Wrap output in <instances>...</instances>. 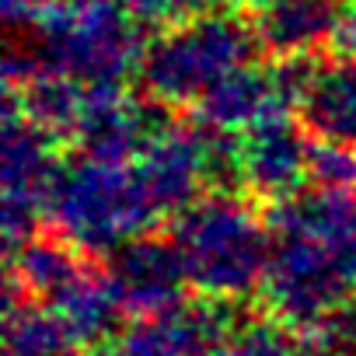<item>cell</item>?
Instances as JSON below:
<instances>
[{
  "label": "cell",
  "instance_id": "17",
  "mask_svg": "<svg viewBox=\"0 0 356 356\" xmlns=\"http://www.w3.org/2000/svg\"><path fill=\"white\" fill-rule=\"evenodd\" d=\"M318 339L328 346L332 356H356V297L339 304L318 325Z\"/></svg>",
  "mask_w": 356,
  "mask_h": 356
},
{
  "label": "cell",
  "instance_id": "13",
  "mask_svg": "<svg viewBox=\"0 0 356 356\" xmlns=\"http://www.w3.org/2000/svg\"><path fill=\"white\" fill-rule=\"evenodd\" d=\"M53 311L67 321L70 335L77 339V346H105L119 335V321L122 314H129L108 280L98 273H88L67 297H60L53 304Z\"/></svg>",
  "mask_w": 356,
  "mask_h": 356
},
{
  "label": "cell",
  "instance_id": "7",
  "mask_svg": "<svg viewBox=\"0 0 356 356\" xmlns=\"http://www.w3.org/2000/svg\"><path fill=\"white\" fill-rule=\"evenodd\" d=\"M108 280L129 314H157L182 300L189 283L182 255L175 241L161 238H129L108 255Z\"/></svg>",
  "mask_w": 356,
  "mask_h": 356
},
{
  "label": "cell",
  "instance_id": "19",
  "mask_svg": "<svg viewBox=\"0 0 356 356\" xmlns=\"http://www.w3.org/2000/svg\"><path fill=\"white\" fill-rule=\"evenodd\" d=\"M335 35H339V42L346 46V53H356V8L339 22V32H335Z\"/></svg>",
  "mask_w": 356,
  "mask_h": 356
},
{
  "label": "cell",
  "instance_id": "1",
  "mask_svg": "<svg viewBox=\"0 0 356 356\" xmlns=\"http://www.w3.org/2000/svg\"><path fill=\"white\" fill-rule=\"evenodd\" d=\"M262 280L273 318L290 328L321 325L356 293V189H311L280 200Z\"/></svg>",
  "mask_w": 356,
  "mask_h": 356
},
{
  "label": "cell",
  "instance_id": "8",
  "mask_svg": "<svg viewBox=\"0 0 356 356\" xmlns=\"http://www.w3.org/2000/svg\"><path fill=\"white\" fill-rule=\"evenodd\" d=\"M311 164V143L304 122L290 119L286 108L262 115L259 122L245 126L241 133V168L245 186H252L259 196H293L307 178Z\"/></svg>",
  "mask_w": 356,
  "mask_h": 356
},
{
  "label": "cell",
  "instance_id": "10",
  "mask_svg": "<svg viewBox=\"0 0 356 356\" xmlns=\"http://www.w3.org/2000/svg\"><path fill=\"white\" fill-rule=\"evenodd\" d=\"M255 32L259 42L280 56L314 53V46L339 32L335 0H262Z\"/></svg>",
  "mask_w": 356,
  "mask_h": 356
},
{
  "label": "cell",
  "instance_id": "9",
  "mask_svg": "<svg viewBox=\"0 0 356 356\" xmlns=\"http://www.w3.org/2000/svg\"><path fill=\"white\" fill-rule=\"evenodd\" d=\"M293 105L311 136L356 150V53L307 56Z\"/></svg>",
  "mask_w": 356,
  "mask_h": 356
},
{
  "label": "cell",
  "instance_id": "16",
  "mask_svg": "<svg viewBox=\"0 0 356 356\" xmlns=\"http://www.w3.org/2000/svg\"><path fill=\"white\" fill-rule=\"evenodd\" d=\"M307 175L325 189H356V154L339 143H311Z\"/></svg>",
  "mask_w": 356,
  "mask_h": 356
},
{
  "label": "cell",
  "instance_id": "4",
  "mask_svg": "<svg viewBox=\"0 0 356 356\" xmlns=\"http://www.w3.org/2000/svg\"><path fill=\"white\" fill-rule=\"evenodd\" d=\"M49 210L56 213L63 238L88 255H112L161 213L136 164L129 168L126 161L98 157L60 168Z\"/></svg>",
  "mask_w": 356,
  "mask_h": 356
},
{
  "label": "cell",
  "instance_id": "3",
  "mask_svg": "<svg viewBox=\"0 0 356 356\" xmlns=\"http://www.w3.org/2000/svg\"><path fill=\"white\" fill-rule=\"evenodd\" d=\"M35 74H67L91 88H108L143 63V39L129 11L108 0H42L35 8ZM32 74V77H35Z\"/></svg>",
  "mask_w": 356,
  "mask_h": 356
},
{
  "label": "cell",
  "instance_id": "14",
  "mask_svg": "<svg viewBox=\"0 0 356 356\" xmlns=\"http://www.w3.org/2000/svg\"><path fill=\"white\" fill-rule=\"evenodd\" d=\"M77 349V339L70 335L67 321L46 304L29 300H8V321H4V356H67Z\"/></svg>",
  "mask_w": 356,
  "mask_h": 356
},
{
  "label": "cell",
  "instance_id": "12",
  "mask_svg": "<svg viewBox=\"0 0 356 356\" xmlns=\"http://www.w3.org/2000/svg\"><path fill=\"white\" fill-rule=\"evenodd\" d=\"M84 255L88 252H81L74 241H42V238H32V241H25L18 248L11 283L22 286L25 297L42 300V304L53 307L60 297H67L88 276Z\"/></svg>",
  "mask_w": 356,
  "mask_h": 356
},
{
  "label": "cell",
  "instance_id": "2",
  "mask_svg": "<svg viewBox=\"0 0 356 356\" xmlns=\"http://www.w3.org/2000/svg\"><path fill=\"white\" fill-rule=\"evenodd\" d=\"M171 241L182 255L186 276L207 297L238 300L252 293L269 269L273 231L234 193L189 203L175 217Z\"/></svg>",
  "mask_w": 356,
  "mask_h": 356
},
{
  "label": "cell",
  "instance_id": "20",
  "mask_svg": "<svg viewBox=\"0 0 356 356\" xmlns=\"http://www.w3.org/2000/svg\"><path fill=\"white\" fill-rule=\"evenodd\" d=\"M67 356H77V349H74V353H67Z\"/></svg>",
  "mask_w": 356,
  "mask_h": 356
},
{
  "label": "cell",
  "instance_id": "18",
  "mask_svg": "<svg viewBox=\"0 0 356 356\" xmlns=\"http://www.w3.org/2000/svg\"><path fill=\"white\" fill-rule=\"evenodd\" d=\"M286 356H332L328 346L314 335V339H293V346L286 349Z\"/></svg>",
  "mask_w": 356,
  "mask_h": 356
},
{
  "label": "cell",
  "instance_id": "15",
  "mask_svg": "<svg viewBox=\"0 0 356 356\" xmlns=\"http://www.w3.org/2000/svg\"><path fill=\"white\" fill-rule=\"evenodd\" d=\"M280 318H241L217 356H286L297 335Z\"/></svg>",
  "mask_w": 356,
  "mask_h": 356
},
{
  "label": "cell",
  "instance_id": "11",
  "mask_svg": "<svg viewBox=\"0 0 356 356\" xmlns=\"http://www.w3.org/2000/svg\"><path fill=\"white\" fill-rule=\"evenodd\" d=\"M286 108L276 74H262L255 67H241L227 74L217 88L200 98V115L207 126L217 129H245L269 112Z\"/></svg>",
  "mask_w": 356,
  "mask_h": 356
},
{
  "label": "cell",
  "instance_id": "6",
  "mask_svg": "<svg viewBox=\"0 0 356 356\" xmlns=\"http://www.w3.org/2000/svg\"><path fill=\"white\" fill-rule=\"evenodd\" d=\"M56 175L53 133L32 115H18L11 105L4 126V234L15 252L32 241L39 213L49 207Z\"/></svg>",
  "mask_w": 356,
  "mask_h": 356
},
{
  "label": "cell",
  "instance_id": "5",
  "mask_svg": "<svg viewBox=\"0 0 356 356\" xmlns=\"http://www.w3.org/2000/svg\"><path fill=\"white\" fill-rule=\"evenodd\" d=\"M255 46L259 32L241 18H186L143 53L140 77L157 105L200 102L227 74L248 67Z\"/></svg>",
  "mask_w": 356,
  "mask_h": 356
}]
</instances>
